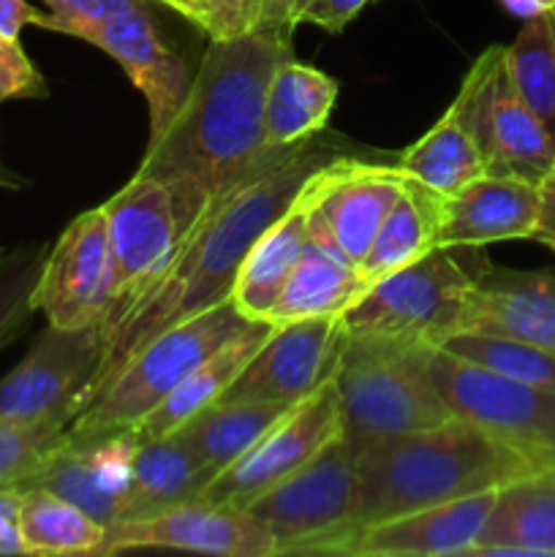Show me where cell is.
Here are the masks:
<instances>
[{
  "instance_id": "3",
  "label": "cell",
  "mask_w": 555,
  "mask_h": 557,
  "mask_svg": "<svg viewBox=\"0 0 555 557\" xmlns=\"http://www.w3.org/2000/svg\"><path fill=\"white\" fill-rule=\"evenodd\" d=\"M354 449L359 493L351 528L501 487L533 468L515 449L457 417L439 428L359 441Z\"/></svg>"
},
{
  "instance_id": "36",
  "label": "cell",
  "mask_w": 555,
  "mask_h": 557,
  "mask_svg": "<svg viewBox=\"0 0 555 557\" xmlns=\"http://www.w3.org/2000/svg\"><path fill=\"white\" fill-rule=\"evenodd\" d=\"M65 422H14L0 417V487L20 484L63 441Z\"/></svg>"
},
{
  "instance_id": "25",
  "label": "cell",
  "mask_w": 555,
  "mask_h": 557,
  "mask_svg": "<svg viewBox=\"0 0 555 557\" xmlns=\"http://www.w3.org/2000/svg\"><path fill=\"white\" fill-rule=\"evenodd\" d=\"M365 292L368 283L357 264H351L335 248L308 239L267 324L281 326L308 319H335L346 313Z\"/></svg>"
},
{
  "instance_id": "22",
  "label": "cell",
  "mask_w": 555,
  "mask_h": 557,
  "mask_svg": "<svg viewBox=\"0 0 555 557\" xmlns=\"http://www.w3.org/2000/svg\"><path fill=\"white\" fill-rule=\"evenodd\" d=\"M468 557H555V466L531 468L501 484Z\"/></svg>"
},
{
  "instance_id": "44",
  "label": "cell",
  "mask_w": 555,
  "mask_h": 557,
  "mask_svg": "<svg viewBox=\"0 0 555 557\" xmlns=\"http://www.w3.org/2000/svg\"><path fill=\"white\" fill-rule=\"evenodd\" d=\"M27 185V180L22 177V174H16L14 169H9L3 163V158H0V188L5 190H22Z\"/></svg>"
},
{
  "instance_id": "38",
  "label": "cell",
  "mask_w": 555,
  "mask_h": 557,
  "mask_svg": "<svg viewBox=\"0 0 555 557\" xmlns=\"http://www.w3.org/2000/svg\"><path fill=\"white\" fill-rule=\"evenodd\" d=\"M49 87L20 41H0V103L11 98H47Z\"/></svg>"
},
{
  "instance_id": "18",
  "label": "cell",
  "mask_w": 555,
  "mask_h": 557,
  "mask_svg": "<svg viewBox=\"0 0 555 557\" xmlns=\"http://www.w3.org/2000/svg\"><path fill=\"white\" fill-rule=\"evenodd\" d=\"M493 490L462 495L435 506L403 511L384 520L365 522L343 536L332 539L319 555L354 557H452L466 555L477 544L490 509L495 504Z\"/></svg>"
},
{
  "instance_id": "4",
  "label": "cell",
  "mask_w": 555,
  "mask_h": 557,
  "mask_svg": "<svg viewBox=\"0 0 555 557\" xmlns=\"http://www.w3.org/2000/svg\"><path fill=\"white\" fill-rule=\"evenodd\" d=\"M428 354L424 343L346 337L332 384L351 444L455 419L430 375Z\"/></svg>"
},
{
  "instance_id": "12",
  "label": "cell",
  "mask_w": 555,
  "mask_h": 557,
  "mask_svg": "<svg viewBox=\"0 0 555 557\" xmlns=\"http://www.w3.org/2000/svg\"><path fill=\"white\" fill-rule=\"evenodd\" d=\"M101 210L114 256V302L101 324V335H107L166 272L177 248L180 221L169 190L141 174H134Z\"/></svg>"
},
{
  "instance_id": "27",
  "label": "cell",
  "mask_w": 555,
  "mask_h": 557,
  "mask_svg": "<svg viewBox=\"0 0 555 557\" xmlns=\"http://www.w3.org/2000/svg\"><path fill=\"white\" fill-rule=\"evenodd\" d=\"M207 482L210 476L180 433L141 441L134 457L128 498L118 522L145 520L174 506L199 500Z\"/></svg>"
},
{
  "instance_id": "37",
  "label": "cell",
  "mask_w": 555,
  "mask_h": 557,
  "mask_svg": "<svg viewBox=\"0 0 555 557\" xmlns=\"http://www.w3.org/2000/svg\"><path fill=\"white\" fill-rule=\"evenodd\" d=\"M41 3L47 5V14L38 27L63 33L65 27L82 25V22H101L125 11L147 9L150 0H41Z\"/></svg>"
},
{
  "instance_id": "29",
  "label": "cell",
  "mask_w": 555,
  "mask_h": 557,
  "mask_svg": "<svg viewBox=\"0 0 555 557\" xmlns=\"http://www.w3.org/2000/svg\"><path fill=\"white\" fill-rule=\"evenodd\" d=\"M395 166L400 169L403 177L435 196L457 194L462 185L488 174L471 131L462 125L452 103L430 125V131H424L414 145H408L397 156Z\"/></svg>"
},
{
  "instance_id": "26",
  "label": "cell",
  "mask_w": 555,
  "mask_h": 557,
  "mask_svg": "<svg viewBox=\"0 0 555 557\" xmlns=\"http://www.w3.org/2000/svg\"><path fill=\"white\" fill-rule=\"evenodd\" d=\"M337 92V79L326 71L283 60L267 87L264 147H292L324 134Z\"/></svg>"
},
{
  "instance_id": "41",
  "label": "cell",
  "mask_w": 555,
  "mask_h": 557,
  "mask_svg": "<svg viewBox=\"0 0 555 557\" xmlns=\"http://www.w3.org/2000/svg\"><path fill=\"white\" fill-rule=\"evenodd\" d=\"M47 11L36 9L27 0H0V41H20L27 25H41Z\"/></svg>"
},
{
  "instance_id": "34",
  "label": "cell",
  "mask_w": 555,
  "mask_h": 557,
  "mask_svg": "<svg viewBox=\"0 0 555 557\" xmlns=\"http://www.w3.org/2000/svg\"><path fill=\"white\" fill-rule=\"evenodd\" d=\"M303 0H183V14L210 41L250 33H292L299 25Z\"/></svg>"
},
{
  "instance_id": "8",
  "label": "cell",
  "mask_w": 555,
  "mask_h": 557,
  "mask_svg": "<svg viewBox=\"0 0 555 557\" xmlns=\"http://www.w3.org/2000/svg\"><path fill=\"white\" fill-rule=\"evenodd\" d=\"M452 109L471 131L488 174L542 185L555 169V147L506 69V47L493 44L468 69Z\"/></svg>"
},
{
  "instance_id": "13",
  "label": "cell",
  "mask_w": 555,
  "mask_h": 557,
  "mask_svg": "<svg viewBox=\"0 0 555 557\" xmlns=\"http://www.w3.org/2000/svg\"><path fill=\"white\" fill-rule=\"evenodd\" d=\"M114 302V256L101 207L85 210L47 250L33 305L58 330H87L107 321Z\"/></svg>"
},
{
  "instance_id": "11",
  "label": "cell",
  "mask_w": 555,
  "mask_h": 557,
  "mask_svg": "<svg viewBox=\"0 0 555 557\" xmlns=\"http://www.w3.org/2000/svg\"><path fill=\"white\" fill-rule=\"evenodd\" d=\"M403 188L406 177L395 163H373L346 152L330 158L299 188L308 207L310 239L359 267Z\"/></svg>"
},
{
  "instance_id": "21",
  "label": "cell",
  "mask_w": 555,
  "mask_h": 557,
  "mask_svg": "<svg viewBox=\"0 0 555 557\" xmlns=\"http://www.w3.org/2000/svg\"><path fill=\"white\" fill-rule=\"evenodd\" d=\"M455 332L509 337L555 351V272L490 267L462 299L449 335Z\"/></svg>"
},
{
  "instance_id": "32",
  "label": "cell",
  "mask_w": 555,
  "mask_h": 557,
  "mask_svg": "<svg viewBox=\"0 0 555 557\" xmlns=\"http://www.w3.org/2000/svg\"><path fill=\"white\" fill-rule=\"evenodd\" d=\"M506 69L555 147V9L526 20L506 47Z\"/></svg>"
},
{
  "instance_id": "31",
  "label": "cell",
  "mask_w": 555,
  "mask_h": 557,
  "mask_svg": "<svg viewBox=\"0 0 555 557\" xmlns=\"http://www.w3.org/2000/svg\"><path fill=\"white\" fill-rule=\"evenodd\" d=\"M25 555H98L107 525L44 487H27L20 511Z\"/></svg>"
},
{
  "instance_id": "45",
  "label": "cell",
  "mask_w": 555,
  "mask_h": 557,
  "mask_svg": "<svg viewBox=\"0 0 555 557\" xmlns=\"http://www.w3.org/2000/svg\"><path fill=\"white\" fill-rule=\"evenodd\" d=\"M150 3H161L166 9H172L174 14H183V0H150Z\"/></svg>"
},
{
  "instance_id": "9",
  "label": "cell",
  "mask_w": 555,
  "mask_h": 557,
  "mask_svg": "<svg viewBox=\"0 0 555 557\" xmlns=\"http://www.w3.org/2000/svg\"><path fill=\"white\" fill-rule=\"evenodd\" d=\"M430 375L457 419L477 424L526 457L533 468L555 466V392L504 379L430 346Z\"/></svg>"
},
{
  "instance_id": "14",
  "label": "cell",
  "mask_w": 555,
  "mask_h": 557,
  "mask_svg": "<svg viewBox=\"0 0 555 557\" xmlns=\"http://www.w3.org/2000/svg\"><path fill=\"white\" fill-rule=\"evenodd\" d=\"M343 433L341 403L332 379L278 419L234 466L218 473L199 500L223 509H245L281 479L313 460L335 435Z\"/></svg>"
},
{
  "instance_id": "43",
  "label": "cell",
  "mask_w": 555,
  "mask_h": 557,
  "mask_svg": "<svg viewBox=\"0 0 555 557\" xmlns=\"http://www.w3.org/2000/svg\"><path fill=\"white\" fill-rule=\"evenodd\" d=\"M501 5H504L506 11H509L511 16H517V20H533V16L539 14H547V11L555 9V0H498Z\"/></svg>"
},
{
  "instance_id": "15",
  "label": "cell",
  "mask_w": 555,
  "mask_h": 557,
  "mask_svg": "<svg viewBox=\"0 0 555 557\" xmlns=\"http://www.w3.org/2000/svg\"><path fill=\"white\" fill-rule=\"evenodd\" d=\"M60 36L79 38L107 52L125 71L147 101L150 136L161 134L169 120L183 107L190 87V74L177 49L163 38L150 9L125 11L101 22H82L65 27Z\"/></svg>"
},
{
  "instance_id": "16",
  "label": "cell",
  "mask_w": 555,
  "mask_h": 557,
  "mask_svg": "<svg viewBox=\"0 0 555 557\" xmlns=\"http://www.w3.org/2000/svg\"><path fill=\"white\" fill-rule=\"evenodd\" d=\"M131 549H183L218 557H272V533L243 509L190 500L145 520H123L107 528L98 557Z\"/></svg>"
},
{
  "instance_id": "30",
  "label": "cell",
  "mask_w": 555,
  "mask_h": 557,
  "mask_svg": "<svg viewBox=\"0 0 555 557\" xmlns=\"http://www.w3.org/2000/svg\"><path fill=\"white\" fill-rule=\"evenodd\" d=\"M435 215L439 196L406 180V188L386 212L368 253L359 261L365 283L370 286L435 250Z\"/></svg>"
},
{
  "instance_id": "46",
  "label": "cell",
  "mask_w": 555,
  "mask_h": 557,
  "mask_svg": "<svg viewBox=\"0 0 555 557\" xmlns=\"http://www.w3.org/2000/svg\"><path fill=\"white\" fill-rule=\"evenodd\" d=\"M0 253H3V250H0Z\"/></svg>"
},
{
  "instance_id": "2",
  "label": "cell",
  "mask_w": 555,
  "mask_h": 557,
  "mask_svg": "<svg viewBox=\"0 0 555 557\" xmlns=\"http://www.w3.org/2000/svg\"><path fill=\"white\" fill-rule=\"evenodd\" d=\"M288 58H294L292 33L210 41L183 107L161 134L147 139L136 174L169 190L180 228L210 196L272 150L264 147L267 87Z\"/></svg>"
},
{
  "instance_id": "24",
  "label": "cell",
  "mask_w": 555,
  "mask_h": 557,
  "mask_svg": "<svg viewBox=\"0 0 555 557\" xmlns=\"http://www.w3.org/2000/svg\"><path fill=\"white\" fill-rule=\"evenodd\" d=\"M272 324L267 321H254V324L245 326L239 335H234L232 341L223 343L218 351H212L183 384L174 386L139 424H136V433L141 441L147 438H163V435H172L177 430H183L196 413H201L205 408H210L212 403L221 400L229 392V386L237 381V375L243 373L245 364L256 357L264 341L270 337Z\"/></svg>"
},
{
  "instance_id": "23",
  "label": "cell",
  "mask_w": 555,
  "mask_h": 557,
  "mask_svg": "<svg viewBox=\"0 0 555 557\" xmlns=\"http://www.w3.org/2000/svg\"><path fill=\"white\" fill-rule=\"evenodd\" d=\"M303 188V185H299ZM308 207L303 194L259 234L239 264L232 286V302L248 321H267L288 275L308 245Z\"/></svg>"
},
{
  "instance_id": "17",
  "label": "cell",
  "mask_w": 555,
  "mask_h": 557,
  "mask_svg": "<svg viewBox=\"0 0 555 557\" xmlns=\"http://www.w3.org/2000/svg\"><path fill=\"white\" fill-rule=\"evenodd\" d=\"M343 343L346 332L341 315L272 326L264 346L223 397L297 406L332 379Z\"/></svg>"
},
{
  "instance_id": "6",
  "label": "cell",
  "mask_w": 555,
  "mask_h": 557,
  "mask_svg": "<svg viewBox=\"0 0 555 557\" xmlns=\"http://www.w3.org/2000/svg\"><path fill=\"white\" fill-rule=\"evenodd\" d=\"M490 270L482 248H435L370 283L341 315L346 337L433 346L449 335L466 294Z\"/></svg>"
},
{
  "instance_id": "35",
  "label": "cell",
  "mask_w": 555,
  "mask_h": 557,
  "mask_svg": "<svg viewBox=\"0 0 555 557\" xmlns=\"http://www.w3.org/2000/svg\"><path fill=\"white\" fill-rule=\"evenodd\" d=\"M49 245L27 243L20 248L0 253V351L22 335L30 315L36 313L33 294Z\"/></svg>"
},
{
  "instance_id": "28",
  "label": "cell",
  "mask_w": 555,
  "mask_h": 557,
  "mask_svg": "<svg viewBox=\"0 0 555 557\" xmlns=\"http://www.w3.org/2000/svg\"><path fill=\"white\" fill-rule=\"evenodd\" d=\"M294 406H281V403L226 400V397H221L210 408L196 413L177 433L183 435V441L190 446V451L212 482L218 473L234 466Z\"/></svg>"
},
{
  "instance_id": "7",
  "label": "cell",
  "mask_w": 555,
  "mask_h": 557,
  "mask_svg": "<svg viewBox=\"0 0 555 557\" xmlns=\"http://www.w3.org/2000/svg\"><path fill=\"white\" fill-rule=\"evenodd\" d=\"M357 493V449L341 433L243 511L272 533L275 555H319L324 544L351 528Z\"/></svg>"
},
{
  "instance_id": "10",
  "label": "cell",
  "mask_w": 555,
  "mask_h": 557,
  "mask_svg": "<svg viewBox=\"0 0 555 557\" xmlns=\"http://www.w3.org/2000/svg\"><path fill=\"white\" fill-rule=\"evenodd\" d=\"M101 357V326L58 330L47 324L22 362L0 379V417L71 424L90 403Z\"/></svg>"
},
{
  "instance_id": "39",
  "label": "cell",
  "mask_w": 555,
  "mask_h": 557,
  "mask_svg": "<svg viewBox=\"0 0 555 557\" xmlns=\"http://www.w3.org/2000/svg\"><path fill=\"white\" fill-rule=\"evenodd\" d=\"M373 0H303L299 22L316 25L324 33H343Z\"/></svg>"
},
{
  "instance_id": "33",
  "label": "cell",
  "mask_w": 555,
  "mask_h": 557,
  "mask_svg": "<svg viewBox=\"0 0 555 557\" xmlns=\"http://www.w3.org/2000/svg\"><path fill=\"white\" fill-rule=\"evenodd\" d=\"M433 348L452 354L462 362L479 364V368L504 375V379L555 392V351H547L542 346L509 341V337L455 332V335L435 341Z\"/></svg>"
},
{
  "instance_id": "1",
  "label": "cell",
  "mask_w": 555,
  "mask_h": 557,
  "mask_svg": "<svg viewBox=\"0 0 555 557\" xmlns=\"http://www.w3.org/2000/svg\"><path fill=\"white\" fill-rule=\"evenodd\" d=\"M341 152V147L319 141V136L292 147H272L210 196L180 228L177 248L156 286L114 330L101 335L103 357L90 403L158 332L232 297L234 277L250 245L292 205L305 177Z\"/></svg>"
},
{
  "instance_id": "5",
  "label": "cell",
  "mask_w": 555,
  "mask_h": 557,
  "mask_svg": "<svg viewBox=\"0 0 555 557\" xmlns=\"http://www.w3.org/2000/svg\"><path fill=\"white\" fill-rule=\"evenodd\" d=\"M248 324L254 321L245 319L229 297L158 332L69 424V438L87 441L136 428L174 386L183 384L212 351L239 335Z\"/></svg>"
},
{
  "instance_id": "20",
  "label": "cell",
  "mask_w": 555,
  "mask_h": 557,
  "mask_svg": "<svg viewBox=\"0 0 555 557\" xmlns=\"http://www.w3.org/2000/svg\"><path fill=\"white\" fill-rule=\"evenodd\" d=\"M539 215V185L511 174H482L457 194L439 196L435 248H484L531 239Z\"/></svg>"
},
{
  "instance_id": "40",
  "label": "cell",
  "mask_w": 555,
  "mask_h": 557,
  "mask_svg": "<svg viewBox=\"0 0 555 557\" xmlns=\"http://www.w3.org/2000/svg\"><path fill=\"white\" fill-rule=\"evenodd\" d=\"M25 490L16 484H3L0 487V557L25 555L20 533V511Z\"/></svg>"
},
{
  "instance_id": "42",
  "label": "cell",
  "mask_w": 555,
  "mask_h": 557,
  "mask_svg": "<svg viewBox=\"0 0 555 557\" xmlns=\"http://www.w3.org/2000/svg\"><path fill=\"white\" fill-rule=\"evenodd\" d=\"M531 239L550 248L555 253V169L539 185V215Z\"/></svg>"
},
{
  "instance_id": "19",
  "label": "cell",
  "mask_w": 555,
  "mask_h": 557,
  "mask_svg": "<svg viewBox=\"0 0 555 557\" xmlns=\"http://www.w3.org/2000/svg\"><path fill=\"white\" fill-rule=\"evenodd\" d=\"M139 444L134 428L87 441H74L65 433L47 460L16 487L49 490L109 528L123 515Z\"/></svg>"
}]
</instances>
